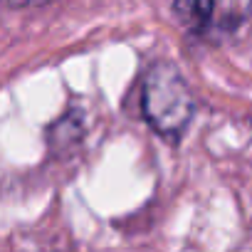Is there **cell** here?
I'll use <instances>...</instances> for the list:
<instances>
[{"label":"cell","instance_id":"6da1fadb","mask_svg":"<svg viewBox=\"0 0 252 252\" xmlns=\"http://www.w3.org/2000/svg\"><path fill=\"white\" fill-rule=\"evenodd\" d=\"M193 92L176 64L156 62L141 79V111L149 126L163 139L178 141L193 119Z\"/></svg>","mask_w":252,"mask_h":252},{"label":"cell","instance_id":"7a4b0ae2","mask_svg":"<svg viewBox=\"0 0 252 252\" xmlns=\"http://www.w3.org/2000/svg\"><path fill=\"white\" fill-rule=\"evenodd\" d=\"M218 0H173V13L188 32H205L213 23Z\"/></svg>","mask_w":252,"mask_h":252},{"label":"cell","instance_id":"3957f363","mask_svg":"<svg viewBox=\"0 0 252 252\" xmlns=\"http://www.w3.org/2000/svg\"><path fill=\"white\" fill-rule=\"evenodd\" d=\"M82 111H67L57 124H52L50 129V144L52 151L62 154V151H72L77 141H82L84 136V126H82Z\"/></svg>","mask_w":252,"mask_h":252},{"label":"cell","instance_id":"277c9868","mask_svg":"<svg viewBox=\"0 0 252 252\" xmlns=\"http://www.w3.org/2000/svg\"><path fill=\"white\" fill-rule=\"evenodd\" d=\"M3 3L10 8H40V5L52 3V0H3Z\"/></svg>","mask_w":252,"mask_h":252}]
</instances>
